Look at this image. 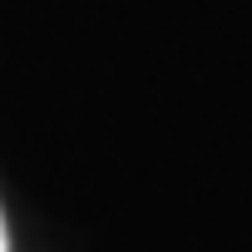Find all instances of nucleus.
<instances>
[{
    "instance_id": "obj_1",
    "label": "nucleus",
    "mask_w": 252,
    "mask_h": 252,
    "mask_svg": "<svg viewBox=\"0 0 252 252\" xmlns=\"http://www.w3.org/2000/svg\"><path fill=\"white\" fill-rule=\"evenodd\" d=\"M0 252H5V222H0Z\"/></svg>"
}]
</instances>
